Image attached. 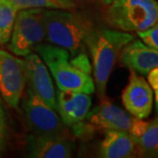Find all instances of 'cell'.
I'll use <instances>...</instances> for the list:
<instances>
[{
	"label": "cell",
	"instance_id": "4fadbf2b",
	"mask_svg": "<svg viewBox=\"0 0 158 158\" xmlns=\"http://www.w3.org/2000/svg\"><path fill=\"white\" fill-rule=\"evenodd\" d=\"M90 125L104 131L122 130L129 131L132 118L127 113L112 102L103 98L98 106L94 107L86 116Z\"/></svg>",
	"mask_w": 158,
	"mask_h": 158
},
{
	"label": "cell",
	"instance_id": "9c48e42d",
	"mask_svg": "<svg viewBox=\"0 0 158 158\" xmlns=\"http://www.w3.org/2000/svg\"><path fill=\"white\" fill-rule=\"evenodd\" d=\"M121 98L127 111L135 118H146L152 112L153 90L147 81L134 70H131L129 82Z\"/></svg>",
	"mask_w": 158,
	"mask_h": 158
},
{
	"label": "cell",
	"instance_id": "44dd1931",
	"mask_svg": "<svg viewBox=\"0 0 158 158\" xmlns=\"http://www.w3.org/2000/svg\"><path fill=\"white\" fill-rule=\"evenodd\" d=\"M148 83L150 85L153 91H155L156 94V104L157 108V101H158V69L157 68H155L151 69L147 75Z\"/></svg>",
	"mask_w": 158,
	"mask_h": 158
},
{
	"label": "cell",
	"instance_id": "277c9868",
	"mask_svg": "<svg viewBox=\"0 0 158 158\" xmlns=\"http://www.w3.org/2000/svg\"><path fill=\"white\" fill-rule=\"evenodd\" d=\"M106 12V21L123 32L143 31L157 24L156 0H113Z\"/></svg>",
	"mask_w": 158,
	"mask_h": 158
},
{
	"label": "cell",
	"instance_id": "3957f363",
	"mask_svg": "<svg viewBox=\"0 0 158 158\" xmlns=\"http://www.w3.org/2000/svg\"><path fill=\"white\" fill-rule=\"evenodd\" d=\"M41 60L48 67L60 90L81 91L92 94L95 85L90 75L73 66L69 62V54L66 49L53 44H40L35 49Z\"/></svg>",
	"mask_w": 158,
	"mask_h": 158
},
{
	"label": "cell",
	"instance_id": "2e32d148",
	"mask_svg": "<svg viewBox=\"0 0 158 158\" xmlns=\"http://www.w3.org/2000/svg\"><path fill=\"white\" fill-rule=\"evenodd\" d=\"M18 11L10 0H0V45L9 42Z\"/></svg>",
	"mask_w": 158,
	"mask_h": 158
},
{
	"label": "cell",
	"instance_id": "9a60e30c",
	"mask_svg": "<svg viewBox=\"0 0 158 158\" xmlns=\"http://www.w3.org/2000/svg\"><path fill=\"white\" fill-rule=\"evenodd\" d=\"M135 154V146L127 131L107 130L106 137L98 148V156L102 158L132 157Z\"/></svg>",
	"mask_w": 158,
	"mask_h": 158
},
{
	"label": "cell",
	"instance_id": "30bf717a",
	"mask_svg": "<svg viewBox=\"0 0 158 158\" xmlns=\"http://www.w3.org/2000/svg\"><path fill=\"white\" fill-rule=\"evenodd\" d=\"M74 148L73 141L66 135H31L27 140L28 157L69 158L72 156Z\"/></svg>",
	"mask_w": 158,
	"mask_h": 158
},
{
	"label": "cell",
	"instance_id": "ac0fdd59",
	"mask_svg": "<svg viewBox=\"0 0 158 158\" xmlns=\"http://www.w3.org/2000/svg\"><path fill=\"white\" fill-rule=\"evenodd\" d=\"M137 35L140 37L142 42L151 48L158 50V26L157 24L143 31H137Z\"/></svg>",
	"mask_w": 158,
	"mask_h": 158
},
{
	"label": "cell",
	"instance_id": "ba28073f",
	"mask_svg": "<svg viewBox=\"0 0 158 158\" xmlns=\"http://www.w3.org/2000/svg\"><path fill=\"white\" fill-rule=\"evenodd\" d=\"M24 60L27 69V84H28V88L49 107L57 112L56 91L44 62L34 53L26 56Z\"/></svg>",
	"mask_w": 158,
	"mask_h": 158
},
{
	"label": "cell",
	"instance_id": "8992f818",
	"mask_svg": "<svg viewBox=\"0 0 158 158\" xmlns=\"http://www.w3.org/2000/svg\"><path fill=\"white\" fill-rule=\"evenodd\" d=\"M27 84L25 60L0 49V95L12 109H18Z\"/></svg>",
	"mask_w": 158,
	"mask_h": 158
},
{
	"label": "cell",
	"instance_id": "8fae6325",
	"mask_svg": "<svg viewBox=\"0 0 158 158\" xmlns=\"http://www.w3.org/2000/svg\"><path fill=\"white\" fill-rule=\"evenodd\" d=\"M57 112L62 123L68 127L81 124L90 111L92 99L90 94L81 91L60 90L56 92Z\"/></svg>",
	"mask_w": 158,
	"mask_h": 158
},
{
	"label": "cell",
	"instance_id": "d6986e66",
	"mask_svg": "<svg viewBox=\"0 0 158 158\" xmlns=\"http://www.w3.org/2000/svg\"><path fill=\"white\" fill-rule=\"evenodd\" d=\"M7 135H8L7 118L3 106L2 98L0 96V156L5 151L6 142H7Z\"/></svg>",
	"mask_w": 158,
	"mask_h": 158
},
{
	"label": "cell",
	"instance_id": "ffe728a7",
	"mask_svg": "<svg viewBox=\"0 0 158 158\" xmlns=\"http://www.w3.org/2000/svg\"><path fill=\"white\" fill-rule=\"evenodd\" d=\"M69 62L73 66L78 69L79 70L89 75L91 73V65L85 50L79 52L77 55H76L75 56L71 58Z\"/></svg>",
	"mask_w": 158,
	"mask_h": 158
},
{
	"label": "cell",
	"instance_id": "6da1fadb",
	"mask_svg": "<svg viewBox=\"0 0 158 158\" xmlns=\"http://www.w3.org/2000/svg\"><path fill=\"white\" fill-rule=\"evenodd\" d=\"M133 39L134 36L127 32L107 28H93L85 39L92 60L94 85L100 99L105 98L108 79L120 51Z\"/></svg>",
	"mask_w": 158,
	"mask_h": 158
},
{
	"label": "cell",
	"instance_id": "7402d4cb",
	"mask_svg": "<svg viewBox=\"0 0 158 158\" xmlns=\"http://www.w3.org/2000/svg\"><path fill=\"white\" fill-rule=\"evenodd\" d=\"M101 1L104 3V4H106V5H110V4L113 2V0H101Z\"/></svg>",
	"mask_w": 158,
	"mask_h": 158
},
{
	"label": "cell",
	"instance_id": "e0dca14e",
	"mask_svg": "<svg viewBox=\"0 0 158 158\" xmlns=\"http://www.w3.org/2000/svg\"><path fill=\"white\" fill-rule=\"evenodd\" d=\"M18 10L27 8L71 10L77 5L75 0H10Z\"/></svg>",
	"mask_w": 158,
	"mask_h": 158
},
{
	"label": "cell",
	"instance_id": "5bb4252c",
	"mask_svg": "<svg viewBox=\"0 0 158 158\" xmlns=\"http://www.w3.org/2000/svg\"><path fill=\"white\" fill-rule=\"evenodd\" d=\"M132 137L135 154L140 156H157L158 150V122L157 118L145 121L143 118H133L128 131Z\"/></svg>",
	"mask_w": 158,
	"mask_h": 158
},
{
	"label": "cell",
	"instance_id": "7a4b0ae2",
	"mask_svg": "<svg viewBox=\"0 0 158 158\" xmlns=\"http://www.w3.org/2000/svg\"><path fill=\"white\" fill-rule=\"evenodd\" d=\"M44 26L46 41L66 49L71 57L85 50V39L93 29L84 17L61 9H45Z\"/></svg>",
	"mask_w": 158,
	"mask_h": 158
},
{
	"label": "cell",
	"instance_id": "5b68a950",
	"mask_svg": "<svg viewBox=\"0 0 158 158\" xmlns=\"http://www.w3.org/2000/svg\"><path fill=\"white\" fill-rule=\"evenodd\" d=\"M44 11L42 8L18 11L8 44L14 55L25 57L45 40Z\"/></svg>",
	"mask_w": 158,
	"mask_h": 158
},
{
	"label": "cell",
	"instance_id": "52a82bcc",
	"mask_svg": "<svg viewBox=\"0 0 158 158\" xmlns=\"http://www.w3.org/2000/svg\"><path fill=\"white\" fill-rule=\"evenodd\" d=\"M23 108L27 122L33 135H66L65 125L62 123L56 111L49 107L30 88L27 90Z\"/></svg>",
	"mask_w": 158,
	"mask_h": 158
},
{
	"label": "cell",
	"instance_id": "7c38bea8",
	"mask_svg": "<svg viewBox=\"0 0 158 158\" xmlns=\"http://www.w3.org/2000/svg\"><path fill=\"white\" fill-rule=\"evenodd\" d=\"M119 60L125 67L142 76L158 66V50L145 45L141 40H132L122 48Z\"/></svg>",
	"mask_w": 158,
	"mask_h": 158
}]
</instances>
